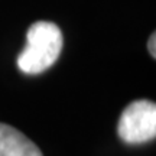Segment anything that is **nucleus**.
<instances>
[{"instance_id":"f257e3e1","label":"nucleus","mask_w":156,"mask_h":156,"mask_svg":"<svg viewBox=\"0 0 156 156\" xmlns=\"http://www.w3.org/2000/svg\"><path fill=\"white\" fill-rule=\"evenodd\" d=\"M61 49V29L52 22H36L28 30L26 46L17 56V67L29 75L41 74L55 64Z\"/></svg>"},{"instance_id":"f03ea898","label":"nucleus","mask_w":156,"mask_h":156,"mask_svg":"<svg viewBox=\"0 0 156 156\" xmlns=\"http://www.w3.org/2000/svg\"><path fill=\"white\" fill-rule=\"evenodd\" d=\"M117 134L127 145H140L155 139V103L149 100H137L130 103L120 116L117 124Z\"/></svg>"},{"instance_id":"7ed1b4c3","label":"nucleus","mask_w":156,"mask_h":156,"mask_svg":"<svg viewBox=\"0 0 156 156\" xmlns=\"http://www.w3.org/2000/svg\"><path fill=\"white\" fill-rule=\"evenodd\" d=\"M0 156H44L38 146L22 132L0 123Z\"/></svg>"},{"instance_id":"20e7f679","label":"nucleus","mask_w":156,"mask_h":156,"mask_svg":"<svg viewBox=\"0 0 156 156\" xmlns=\"http://www.w3.org/2000/svg\"><path fill=\"white\" fill-rule=\"evenodd\" d=\"M147 49L151 52V55L155 58L156 56V35L152 34L151 39H149V42H147Z\"/></svg>"}]
</instances>
